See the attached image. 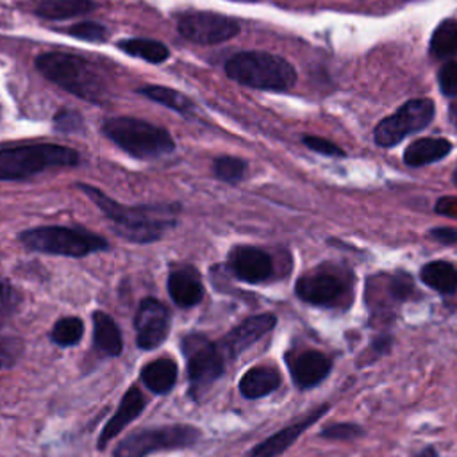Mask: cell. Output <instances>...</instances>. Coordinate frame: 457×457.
Instances as JSON below:
<instances>
[{"label": "cell", "mask_w": 457, "mask_h": 457, "mask_svg": "<svg viewBox=\"0 0 457 457\" xmlns=\"http://www.w3.org/2000/svg\"><path fill=\"white\" fill-rule=\"evenodd\" d=\"M112 221L114 230L129 241L150 243L159 239L170 227L175 225V207L168 205H137L127 207L120 205L104 195L100 189L80 184L79 186Z\"/></svg>", "instance_id": "cell-1"}, {"label": "cell", "mask_w": 457, "mask_h": 457, "mask_svg": "<svg viewBox=\"0 0 457 457\" xmlns=\"http://www.w3.org/2000/svg\"><path fill=\"white\" fill-rule=\"evenodd\" d=\"M36 68L54 84L87 102H102L107 84L82 57L66 52H48L36 59Z\"/></svg>", "instance_id": "cell-2"}, {"label": "cell", "mask_w": 457, "mask_h": 457, "mask_svg": "<svg viewBox=\"0 0 457 457\" xmlns=\"http://www.w3.org/2000/svg\"><path fill=\"white\" fill-rule=\"evenodd\" d=\"M227 75L248 87L286 91L296 82L295 68L282 57L268 52H241L225 64Z\"/></svg>", "instance_id": "cell-3"}, {"label": "cell", "mask_w": 457, "mask_h": 457, "mask_svg": "<svg viewBox=\"0 0 457 457\" xmlns=\"http://www.w3.org/2000/svg\"><path fill=\"white\" fill-rule=\"evenodd\" d=\"M79 154L61 145H25L0 150V180H18L54 166H75Z\"/></svg>", "instance_id": "cell-4"}, {"label": "cell", "mask_w": 457, "mask_h": 457, "mask_svg": "<svg viewBox=\"0 0 457 457\" xmlns=\"http://www.w3.org/2000/svg\"><path fill=\"white\" fill-rule=\"evenodd\" d=\"M104 134L121 150L139 159L161 157L173 150V139L152 123L134 118H109L104 121Z\"/></svg>", "instance_id": "cell-5"}, {"label": "cell", "mask_w": 457, "mask_h": 457, "mask_svg": "<svg viewBox=\"0 0 457 457\" xmlns=\"http://www.w3.org/2000/svg\"><path fill=\"white\" fill-rule=\"evenodd\" d=\"M20 241L36 252L82 257L107 248V241L96 234H89L68 227H37L20 234Z\"/></svg>", "instance_id": "cell-6"}, {"label": "cell", "mask_w": 457, "mask_h": 457, "mask_svg": "<svg viewBox=\"0 0 457 457\" xmlns=\"http://www.w3.org/2000/svg\"><path fill=\"white\" fill-rule=\"evenodd\" d=\"M182 353L186 357L189 393L193 398H200L221 377L223 353L204 334H187L182 339Z\"/></svg>", "instance_id": "cell-7"}, {"label": "cell", "mask_w": 457, "mask_h": 457, "mask_svg": "<svg viewBox=\"0 0 457 457\" xmlns=\"http://www.w3.org/2000/svg\"><path fill=\"white\" fill-rule=\"evenodd\" d=\"M200 430L191 425H166L129 434L114 448V457H146L159 450L186 448L198 441Z\"/></svg>", "instance_id": "cell-8"}, {"label": "cell", "mask_w": 457, "mask_h": 457, "mask_svg": "<svg viewBox=\"0 0 457 457\" xmlns=\"http://www.w3.org/2000/svg\"><path fill=\"white\" fill-rule=\"evenodd\" d=\"M434 118V102L428 98H414L405 102L396 112L384 118L375 127V141L380 146H393L405 136L425 129Z\"/></svg>", "instance_id": "cell-9"}, {"label": "cell", "mask_w": 457, "mask_h": 457, "mask_svg": "<svg viewBox=\"0 0 457 457\" xmlns=\"http://www.w3.org/2000/svg\"><path fill=\"white\" fill-rule=\"evenodd\" d=\"M177 27L186 39L200 45H216L234 37L239 32V23L236 20L205 11L182 14Z\"/></svg>", "instance_id": "cell-10"}, {"label": "cell", "mask_w": 457, "mask_h": 457, "mask_svg": "<svg viewBox=\"0 0 457 457\" xmlns=\"http://www.w3.org/2000/svg\"><path fill=\"white\" fill-rule=\"evenodd\" d=\"M136 341L143 350L157 348L170 332V312L168 309L155 298L141 300L136 318Z\"/></svg>", "instance_id": "cell-11"}, {"label": "cell", "mask_w": 457, "mask_h": 457, "mask_svg": "<svg viewBox=\"0 0 457 457\" xmlns=\"http://www.w3.org/2000/svg\"><path fill=\"white\" fill-rule=\"evenodd\" d=\"M18 303L16 289L0 277V370L14 366L23 352L21 339L11 332V320Z\"/></svg>", "instance_id": "cell-12"}, {"label": "cell", "mask_w": 457, "mask_h": 457, "mask_svg": "<svg viewBox=\"0 0 457 457\" xmlns=\"http://www.w3.org/2000/svg\"><path fill=\"white\" fill-rule=\"evenodd\" d=\"M275 323L277 318L271 312H262L243 320L220 341L221 345L218 346L223 357H237L241 352H245L248 346L259 341L264 334H268L275 327Z\"/></svg>", "instance_id": "cell-13"}, {"label": "cell", "mask_w": 457, "mask_h": 457, "mask_svg": "<svg viewBox=\"0 0 457 457\" xmlns=\"http://www.w3.org/2000/svg\"><path fill=\"white\" fill-rule=\"evenodd\" d=\"M286 364L289 368L293 382L300 389L318 386L330 373V359L318 350H302L286 353Z\"/></svg>", "instance_id": "cell-14"}, {"label": "cell", "mask_w": 457, "mask_h": 457, "mask_svg": "<svg viewBox=\"0 0 457 457\" xmlns=\"http://www.w3.org/2000/svg\"><path fill=\"white\" fill-rule=\"evenodd\" d=\"M296 295L312 305H334L343 291L345 284L343 280L330 271H312L296 280Z\"/></svg>", "instance_id": "cell-15"}, {"label": "cell", "mask_w": 457, "mask_h": 457, "mask_svg": "<svg viewBox=\"0 0 457 457\" xmlns=\"http://www.w3.org/2000/svg\"><path fill=\"white\" fill-rule=\"evenodd\" d=\"M230 271L243 282L257 284L270 278L273 271L271 257L255 246H236L228 253Z\"/></svg>", "instance_id": "cell-16"}, {"label": "cell", "mask_w": 457, "mask_h": 457, "mask_svg": "<svg viewBox=\"0 0 457 457\" xmlns=\"http://www.w3.org/2000/svg\"><path fill=\"white\" fill-rule=\"evenodd\" d=\"M328 411V405H320L312 412H309L305 418L295 421L293 425H287L275 432L273 436L261 441L257 446H253L248 453V457H277L284 450H287L314 421H318L325 412Z\"/></svg>", "instance_id": "cell-17"}, {"label": "cell", "mask_w": 457, "mask_h": 457, "mask_svg": "<svg viewBox=\"0 0 457 457\" xmlns=\"http://www.w3.org/2000/svg\"><path fill=\"white\" fill-rule=\"evenodd\" d=\"M146 400L143 396V393L139 391V387L130 386L125 395L121 396V402L116 409V412L112 414V418L105 423V427L100 432L98 437V448H104L112 437H116L130 421H134L141 411L145 409Z\"/></svg>", "instance_id": "cell-18"}, {"label": "cell", "mask_w": 457, "mask_h": 457, "mask_svg": "<svg viewBox=\"0 0 457 457\" xmlns=\"http://www.w3.org/2000/svg\"><path fill=\"white\" fill-rule=\"evenodd\" d=\"M168 293L179 307H193L204 296L200 275L191 266L177 268L168 277Z\"/></svg>", "instance_id": "cell-19"}, {"label": "cell", "mask_w": 457, "mask_h": 457, "mask_svg": "<svg viewBox=\"0 0 457 457\" xmlns=\"http://www.w3.org/2000/svg\"><path fill=\"white\" fill-rule=\"evenodd\" d=\"M280 386V373L268 366L250 368L239 380V393L248 398H262Z\"/></svg>", "instance_id": "cell-20"}, {"label": "cell", "mask_w": 457, "mask_h": 457, "mask_svg": "<svg viewBox=\"0 0 457 457\" xmlns=\"http://www.w3.org/2000/svg\"><path fill=\"white\" fill-rule=\"evenodd\" d=\"M177 362L170 357H159L141 370L143 384L155 395L168 393L177 382Z\"/></svg>", "instance_id": "cell-21"}, {"label": "cell", "mask_w": 457, "mask_h": 457, "mask_svg": "<svg viewBox=\"0 0 457 457\" xmlns=\"http://www.w3.org/2000/svg\"><path fill=\"white\" fill-rule=\"evenodd\" d=\"M452 150L450 141L443 137H421L411 143L403 154V161L409 166H425L448 155Z\"/></svg>", "instance_id": "cell-22"}, {"label": "cell", "mask_w": 457, "mask_h": 457, "mask_svg": "<svg viewBox=\"0 0 457 457\" xmlns=\"http://www.w3.org/2000/svg\"><path fill=\"white\" fill-rule=\"evenodd\" d=\"M93 330H95V346L111 357H116L123 350L121 332L116 321L104 311L93 312Z\"/></svg>", "instance_id": "cell-23"}, {"label": "cell", "mask_w": 457, "mask_h": 457, "mask_svg": "<svg viewBox=\"0 0 457 457\" xmlns=\"http://www.w3.org/2000/svg\"><path fill=\"white\" fill-rule=\"evenodd\" d=\"M421 280L437 293L450 295L457 289V270L446 261H432L421 268Z\"/></svg>", "instance_id": "cell-24"}, {"label": "cell", "mask_w": 457, "mask_h": 457, "mask_svg": "<svg viewBox=\"0 0 457 457\" xmlns=\"http://www.w3.org/2000/svg\"><path fill=\"white\" fill-rule=\"evenodd\" d=\"M95 9L93 0H41L36 12L48 20H64Z\"/></svg>", "instance_id": "cell-25"}, {"label": "cell", "mask_w": 457, "mask_h": 457, "mask_svg": "<svg viewBox=\"0 0 457 457\" xmlns=\"http://www.w3.org/2000/svg\"><path fill=\"white\" fill-rule=\"evenodd\" d=\"M118 46L127 52L129 55L139 57L143 61L148 62H162L168 59L170 52L168 48L154 39H139V37H132V39H123L118 43Z\"/></svg>", "instance_id": "cell-26"}, {"label": "cell", "mask_w": 457, "mask_h": 457, "mask_svg": "<svg viewBox=\"0 0 457 457\" xmlns=\"http://www.w3.org/2000/svg\"><path fill=\"white\" fill-rule=\"evenodd\" d=\"M430 52L437 59L457 55V20H446L434 30Z\"/></svg>", "instance_id": "cell-27"}, {"label": "cell", "mask_w": 457, "mask_h": 457, "mask_svg": "<svg viewBox=\"0 0 457 457\" xmlns=\"http://www.w3.org/2000/svg\"><path fill=\"white\" fill-rule=\"evenodd\" d=\"M139 93L148 96L150 100L162 104L173 111H179L182 114H187L193 111V104L189 102V98L175 89H170L164 86H145L139 89Z\"/></svg>", "instance_id": "cell-28"}, {"label": "cell", "mask_w": 457, "mask_h": 457, "mask_svg": "<svg viewBox=\"0 0 457 457\" xmlns=\"http://www.w3.org/2000/svg\"><path fill=\"white\" fill-rule=\"evenodd\" d=\"M82 334H84L82 321L75 316H68V318H61L54 325V328L50 332V337L59 346H73L75 343L80 341Z\"/></svg>", "instance_id": "cell-29"}, {"label": "cell", "mask_w": 457, "mask_h": 457, "mask_svg": "<svg viewBox=\"0 0 457 457\" xmlns=\"http://www.w3.org/2000/svg\"><path fill=\"white\" fill-rule=\"evenodd\" d=\"M245 171H246V164L237 157H218L214 161V173L218 179L225 182L241 180Z\"/></svg>", "instance_id": "cell-30"}, {"label": "cell", "mask_w": 457, "mask_h": 457, "mask_svg": "<svg viewBox=\"0 0 457 457\" xmlns=\"http://www.w3.org/2000/svg\"><path fill=\"white\" fill-rule=\"evenodd\" d=\"M364 434V430L355 423H332L320 432V437L332 441H352Z\"/></svg>", "instance_id": "cell-31"}, {"label": "cell", "mask_w": 457, "mask_h": 457, "mask_svg": "<svg viewBox=\"0 0 457 457\" xmlns=\"http://www.w3.org/2000/svg\"><path fill=\"white\" fill-rule=\"evenodd\" d=\"M68 34L80 37V39H87V41H104L107 36L105 27H102L100 23L95 21H82V23H75L71 27L66 29Z\"/></svg>", "instance_id": "cell-32"}, {"label": "cell", "mask_w": 457, "mask_h": 457, "mask_svg": "<svg viewBox=\"0 0 457 457\" xmlns=\"http://www.w3.org/2000/svg\"><path fill=\"white\" fill-rule=\"evenodd\" d=\"M439 89L446 96H455L457 95V62L450 61L441 66L439 70Z\"/></svg>", "instance_id": "cell-33"}, {"label": "cell", "mask_w": 457, "mask_h": 457, "mask_svg": "<svg viewBox=\"0 0 457 457\" xmlns=\"http://www.w3.org/2000/svg\"><path fill=\"white\" fill-rule=\"evenodd\" d=\"M303 145H307L311 150H314L318 154H323V155H332V157L345 155V152L337 145L330 143L328 139L318 137V136H305L303 137Z\"/></svg>", "instance_id": "cell-34"}, {"label": "cell", "mask_w": 457, "mask_h": 457, "mask_svg": "<svg viewBox=\"0 0 457 457\" xmlns=\"http://www.w3.org/2000/svg\"><path fill=\"white\" fill-rule=\"evenodd\" d=\"M389 293L395 300H405L412 293V282L407 275H396L389 282Z\"/></svg>", "instance_id": "cell-35"}, {"label": "cell", "mask_w": 457, "mask_h": 457, "mask_svg": "<svg viewBox=\"0 0 457 457\" xmlns=\"http://www.w3.org/2000/svg\"><path fill=\"white\" fill-rule=\"evenodd\" d=\"M391 345H393V336H377L373 341H371V346H370V350L373 352V355H384V353H387L389 352V348H391Z\"/></svg>", "instance_id": "cell-36"}, {"label": "cell", "mask_w": 457, "mask_h": 457, "mask_svg": "<svg viewBox=\"0 0 457 457\" xmlns=\"http://www.w3.org/2000/svg\"><path fill=\"white\" fill-rule=\"evenodd\" d=\"M430 237L439 243L450 245V243L457 241V230L455 228H434V230H430Z\"/></svg>", "instance_id": "cell-37"}, {"label": "cell", "mask_w": 457, "mask_h": 457, "mask_svg": "<svg viewBox=\"0 0 457 457\" xmlns=\"http://www.w3.org/2000/svg\"><path fill=\"white\" fill-rule=\"evenodd\" d=\"M414 457H437V452L434 446H425L421 452H418Z\"/></svg>", "instance_id": "cell-38"}, {"label": "cell", "mask_w": 457, "mask_h": 457, "mask_svg": "<svg viewBox=\"0 0 457 457\" xmlns=\"http://www.w3.org/2000/svg\"><path fill=\"white\" fill-rule=\"evenodd\" d=\"M450 118H452V121L457 125V104H453V105L450 107Z\"/></svg>", "instance_id": "cell-39"}, {"label": "cell", "mask_w": 457, "mask_h": 457, "mask_svg": "<svg viewBox=\"0 0 457 457\" xmlns=\"http://www.w3.org/2000/svg\"><path fill=\"white\" fill-rule=\"evenodd\" d=\"M453 182L457 184V170H455V173H453Z\"/></svg>", "instance_id": "cell-40"}, {"label": "cell", "mask_w": 457, "mask_h": 457, "mask_svg": "<svg viewBox=\"0 0 457 457\" xmlns=\"http://www.w3.org/2000/svg\"><path fill=\"white\" fill-rule=\"evenodd\" d=\"M243 2H255V0H243Z\"/></svg>", "instance_id": "cell-41"}]
</instances>
